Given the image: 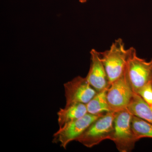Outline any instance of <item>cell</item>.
Instances as JSON below:
<instances>
[{
  "label": "cell",
  "instance_id": "cell-6",
  "mask_svg": "<svg viewBox=\"0 0 152 152\" xmlns=\"http://www.w3.org/2000/svg\"><path fill=\"white\" fill-rule=\"evenodd\" d=\"M102 115L88 113L81 118L68 123L55 133L53 142L59 143L61 146L66 149L68 144L76 140L93 122Z\"/></svg>",
  "mask_w": 152,
  "mask_h": 152
},
{
  "label": "cell",
  "instance_id": "cell-2",
  "mask_svg": "<svg viewBox=\"0 0 152 152\" xmlns=\"http://www.w3.org/2000/svg\"><path fill=\"white\" fill-rule=\"evenodd\" d=\"M132 115L127 109L115 113L111 140L114 142L120 152H131L138 141L132 129Z\"/></svg>",
  "mask_w": 152,
  "mask_h": 152
},
{
  "label": "cell",
  "instance_id": "cell-3",
  "mask_svg": "<svg viewBox=\"0 0 152 152\" xmlns=\"http://www.w3.org/2000/svg\"><path fill=\"white\" fill-rule=\"evenodd\" d=\"M126 73L134 93L144 86L152 84V58L149 61L139 58L134 48H131Z\"/></svg>",
  "mask_w": 152,
  "mask_h": 152
},
{
  "label": "cell",
  "instance_id": "cell-7",
  "mask_svg": "<svg viewBox=\"0 0 152 152\" xmlns=\"http://www.w3.org/2000/svg\"><path fill=\"white\" fill-rule=\"evenodd\" d=\"M66 105L75 103L88 104L97 94L86 78L78 76L64 84Z\"/></svg>",
  "mask_w": 152,
  "mask_h": 152
},
{
  "label": "cell",
  "instance_id": "cell-13",
  "mask_svg": "<svg viewBox=\"0 0 152 152\" xmlns=\"http://www.w3.org/2000/svg\"><path fill=\"white\" fill-rule=\"evenodd\" d=\"M149 105L152 104V84L144 86L137 93Z\"/></svg>",
  "mask_w": 152,
  "mask_h": 152
},
{
  "label": "cell",
  "instance_id": "cell-4",
  "mask_svg": "<svg viewBox=\"0 0 152 152\" xmlns=\"http://www.w3.org/2000/svg\"><path fill=\"white\" fill-rule=\"evenodd\" d=\"M115 113L109 112L99 117L76 141L87 148H91L104 140H111Z\"/></svg>",
  "mask_w": 152,
  "mask_h": 152
},
{
  "label": "cell",
  "instance_id": "cell-8",
  "mask_svg": "<svg viewBox=\"0 0 152 152\" xmlns=\"http://www.w3.org/2000/svg\"><path fill=\"white\" fill-rule=\"evenodd\" d=\"M91 65L86 78L97 92L107 89L110 87L108 78L101 61L99 52L95 49L90 51Z\"/></svg>",
  "mask_w": 152,
  "mask_h": 152
},
{
  "label": "cell",
  "instance_id": "cell-5",
  "mask_svg": "<svg viewBox=\"0 0 152 152\" xmlns=\"http://www.w3.org/2000/svg\"><path fill=\"white\" fill-rule=\"evenodd\" d=\"M134 94L125 70L121 77L110 84L107 90V100L111 111L116 113L127 109Z\"/></svg>",
  "mask_w": 152,
  "mask_h": 152
},
{
  "label": "cell",
  "instance_id": "cell-10",
  "mask_svg": "<svg viewBox=\"0 0 152 152\" xmlns=\"http://www.w3.org/2000/svg\"><path fill=\"white\" fill-rule=\"evenodd\" d=\"M127 109L132 115L152 124V109L140 95L134 93Z\"/></svg>",
  "mask_w": 152,
  "mask_h": 152
},
{
  "label": "cell",
  "instance_id": "cell-12",
  "mask_svg": "<svg viewBox=\"0 0 152 152\" xmlns=\"http://www.w3.org/2000/svg\"><path fill=\"white\" fill-rule=\"evenodd\" d=\"M132 127L138 140L142 138H152V124L151 123L133 115Z\"/></svg>",
  "mask_w": 152,
  "mask_h": 152
},
{
  "label": "cell",
  "instance_id": "cell-9",
  "mask_svg": "<svg viewBox=\"0 0 152 152\" xmlns=\"http://www.w3.org/2000/svg\"><path fill=\"white\" fill-rule=\"evenodd\" d=\"M88 113L86 104L75 103L65 106L64 108L60 109L58 112V122L60 128L80 118Z\"/></svg>",
  "mask_w": 152,
  "mask_h": 152
},
{
  "label": "cell",
  "instance_id": "cell-14",
  "mask_svg": "<svg viewBox=\"0 0 152 152\" xmlns=\"http://www.w3.org/2000/svg\"><path fill=\"white\" fill-rule=\"evenodd\" d=\"M88 0H79V1L81 3H85Z\"/></svg>",
  "mask_w": 152,
  "mask_h": 152
},
{
  "label": "cell",
  "instance_id": "cell-11",
  "mask_svg": "<svg viewBox=\"0 0 152 152\" xmlns=\"http://www.w3.org/2000/svg\"><path fill=\"white\" fill-rule=\"evenodd\" d=\"M107 89L97 93L91 101L86 104L88 113L102 115L112 112L107 98Z\"/></svg>",
  "mask_w": 152,
  "mask_h": 152
},
{
  "label": "cell",
  "instance_id": "cell-15",
  "mask_svg": "<svg viewBox=\"0 0 152 152\" xmlns=\"http://www.w3.org/2000/svg\"><path fill=\"white\" fill-rule=\"evenodd\" d=\"M150 107H151V109L152 110V104L151 105H150Z\"/></svg>",
  "mask_w": 152,
  "mask_h": 152
},
{
  "label": "cell",
  "instance_id": "cell-1",
  "mask_svg": "<svg viewBox=\"0 0 152 152\" xmlns=\"http://www.w3.org/2000/svg\"><path fill=\"white\" fill-rule=\"evenodd\" d=\"M131 48L126 49L124 42L121 38L114 41L109 50L99 52L110 85L125 72Z\"/></svg>",
  "mask_w": 152,
  "mask_h": 152
}]
</instances>
